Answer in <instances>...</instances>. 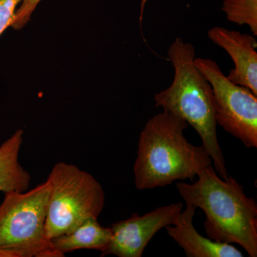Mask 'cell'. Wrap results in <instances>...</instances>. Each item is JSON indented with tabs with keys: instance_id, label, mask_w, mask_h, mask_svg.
<instances>
[{
	"instance_id": "cell-1",
	"label": "cell",
	"mask_w": 257,
	"mask_h": 257,
	"mask_svg": "<svg viewBox=\"0 0 257 257\" xmlns=\"http://www.w3.org/2000/svg\"><path fill=\"white\" fill-rule=\"evenodd\" d=\"M177 189L186 204L204 211L208 238L237 243L248 256H257L256 201L245 194L243 186L234 177L221 178L211 165L198 174L196 182H177Z\"/></svg>"
},
{
	"instance_id": "cell-2",
	"label": "cell",
	"mask_w": 257,
	"mask_h": 257,
	"mask_svg": "<svg viewBox=\"0 0 257 257\" xmlns=\"http://www.w3.org/2000/svg\"><path fill=\"white\" fill-rule=\"evenodd\" d=\"M185 120L163 111L148 120L139 138L134 165L136 188L164 187L175 181L191 179L211 165L202 146H194L184 136Z\"/></svg>"
},
{
	"instance_id": "cell-3",
	"label": "cell",
	"mask_w": 257,
	"mask_h": 257,
	"mask_svg": "<svg viewBox=\"0 0 257 257\" xmlns=\"http://www.w3.org/2000/svg\"><path fill=\"white\" fill-rule=\"evenodd\" d=\"M168 56L174 79L170 87L155 94V106L182 118L196 130L216 173L226 179L229 175L218 142L212 89L194 64V47L177 37L169 47Z\"/></svg>"
},
{
	"instance_id": "cell-4",
	"label": "cell",
	"mask_w": 257,
	"mask_h": 257,
	"mask_svg": "<svg viewBox=\"0 0 257 257\" xmlns=\"http://www.w3.org/2000/svg\"><path fill=\"white\" fill-rule=\"evenodd\" d=\"M50 182L5 193L0 204V251L8 257H60L45 234Z\"/></svg>"
},
{
	"instance_id": "cell-5",
	"label": "cell",
	"mask_w": 257,
	"mask_h": 257,
	"mask_svg": "<svg viewBox=\"0 0 257 257\" xmlns=\"http://www.w3.org/2000/svg\"><path fill=\"white\" fill-rule=\"evenodd\" d=\"M47 180L51 187L45 224L49 240L100 216L105 205V193L91 174L72 164L57 162Z\"/></svg>"
},
{
	"instance_id": "cell-6",
	"label": "cell",
	"mask_w": 257,
	"mask_h": 257,
	"mask_svg": "<svg viewBox=\"0 0 257 257\" xmlns=\"http://www.w3.org/2000/svg\"><path fill=\"white\" fill-rule=\"evenodd\" d=\"M194 64L212 89L216 124L245 147L256 148V94L231 82L215 61L199 57Z\"/></svg>"
},
{
	"instance_id": "cell-7",
	"label": "cell",
	"mask_w": 257,
	"mask_h": 257,
	"mask_svg": "<svg viewBox=\"0 0 257 257\" xmlns=\"http://www.w3.org/2000/svg\"><path fill=\"white\" fill-rule=\"evenodd\" d=\"M183 209L181 202L157 208L151 212L115 223L110 227L109 244L100 256L142 257L146 246L160 230L177 222Z\"/></svg>"
},
{
	"instance_id": "cell-8",
	"label": "cell",
	"mask_w": 257,
	"mask_h": 257,
	"mask_svg": "<svg viewBox=\"0 0 257 257\" xmlns=\"http://www.w3.org/2000/svg\"><path fill=\"white\" fill-rule=\"evenodd\" d=\"M208 37L224 49L233 60L234 68L226 77L231 82L243 86L257 95V42L255 36L236 30L215 27Z\"/></svg>"
},
{
	"instance_id": "cell-9",
	"label": "cell",
	"mask_w": 257,
	"mask_h": 257,
	"mask_svg": "<svg viewBox=\"0 0 257 257\" xmlns=\"http://www.w3.org/2000/svg\"><path fill=\"white\" fill-rule=\"evenodd\" d=\"M197 208L186 204L177 222L165 227L167 234L183 249L187 257H242L240 250L231 243L218 242L199 234L193 219Z\"/></svg>"
},
{
	"instance_id": "cell-10",
	"label": "cell",
	"mask_w": 257,
	"mask_h": 257,
	"mask_svg": "<svg viewBox=\"0 0 257 257\" xmlns=\"http://www.w3.org/2000/svg\"><path fill=\"white\" fill-rule=\"evenodd\" d=\"M23 130H18L0 145V192H25L31 175L20 163Z\"/></svg>"
},
{
	"instance_id": "cell-11",
	"label": "cell",
	"mask_w": 257,
	"mask_h": 257,
	"mask_svg": "<svg viewBox=\"0 0 257 257\" xmlns=\"http://www.w3.org/2000/svg\"><path fill=\"white\" fill-rule=\"evenodd\" d=\"M110 227L101 226L98 219H89L71 232L56 236L50 240L52 247L60 254L79 249L104 251L110 241Z\"/></svg>"
},
{
	"instance_id": "cell-12",
	"label": "cell",
	"mask_w": 257,
	"mask_h": 257,
	"mask_svg": "<svg viewBox=\"0 0 257 257\" xmlns=\"http://www.w3.org/2000/svg\"><path fill=\"white\" fill-rule=\"evenodd\" d=\"M222 11L229 22L247 25L257 36V0H224Z\"/></svg>"
},
{
	"instance_id": "cell-13",
	"label": "cell",
	"mask_w": 257,
	"mask_h": 257,
	"mask_svg": "<svg viewBox=\"0 0 257 257\" xmlns=\"http://www.w3.org/2000/svg\"><path fill=\"white\" fill-rule=\"evenodd\" d=\"M41 1L42 0H23L17 10L14 21L10 27L15 30L23 29L30 21L34 11Z\"/></svg>"
},
{
	"instance_id": "cell-14",
	"label": "cell",
	"mask_w": 257,
	"mask_h": 257,
	"mask_svg": "<svg viewBox=\"0 0 257 257\" xmlns=\"http://www.w3.org/2000/svg\"><path fill=\"white\" fill-rule=\"evenodd\" d=\"M22 1L23 0H0V36L11 26Z\"/></svg>"
},
{
	"instance_id": "cell-15",
	"label": "cell",
	"mask_w": 257,
	"mask_h": 257,
	"mask_svg": "<svg viewBox=\"0 0 257 257\" xmlns=\"http://www.w3.org/2000/svg\"><path fill=\"white\" fill-rule=\"evenodd\" d=\"M0 257H8L6 253L3 252V251H0Z\"/></svg>"
}]
</instances>
